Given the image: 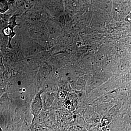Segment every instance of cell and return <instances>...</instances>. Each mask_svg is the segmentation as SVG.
Here are the masks:
<instances>
[{
	"mask_svg": "<svg viewBox=\"0 0 131 131\" xmlns=\"http://www.w3.org/2000/svg\"><path fill=\"white\" fill-rule=\"evenodd\" d=\"M42 93L41 90L37 94L31 104V111L34 116L33 121L42 110L43 106L40 95Z\"/></svg>",
	"mask_w": 131,
	"mask_h": 131,
	"instance_id": "cell-1",
	"label": "cell"
},
{
	"mask_svg": "<svg viewBox=\"0 0 131 131\" xmlns=\"http://www.w3.org/2000/svg\"><path fill=\"white\" fill-rule=\"evenodd\" d=\"M113 103L110 102L101 103L96 105V107H95V110L99 114L105 115L113 107Z\"/></svg>",
	"mask_w": 131,
	"mask_h": 131,
	"instance_id": "cell-2",
	"label": "cell"
},
{
	"mask_svg": "<svg viewBox=\"0 0 131 131\" xmlns=\"http://www.w3.org/2000/svg\"><path fill=\"white\" fill-rule=\"evenodd\" d=\"M2 33L3 34L5 37H8V40H9V43H8L9 47L11 48L12 47V45L11 44V40L14 37L15 34V33L14 31V28L8 25L3 28Z\"/></svg>",
	"mask_w": 131,
	"mask_h": 131,
	"instance_id": "cell-3",
	"label": "cell"
},
{
	"mask_svg": "<svg viewBox=\"0 0 131 131\" xmlns=\"http://www.w3.org/2000/svg\"><path fill=\"white\" fill-rule=\"evenodd\" d=\"M48 29L51 37H55L59 32L58 27L53 22H49L48 24Z\"/></svg>",
	"mask_w": 131,
	"mask_h": 131,
	"instance_id": "cell-4",
	"label": "cell"
},
{
	"mask_svg": "<svg viewBox=\"0 0 131 131\" xmlns=\"http://www.w3.org/2000/svg\"><path fill=\"white\" fill-rule=\"evenodd\" d=\"M9 9L7 1H0V13H5Z\"/></svg>",
	"mask_w": 131,
	"mask_h": 131,
	"instance_id": "cell-5",
	"label": "cell"
},
{
	"mask_svg": "<svg viewBox=\"0 0 131 131\" xmlns=\"http://www.w3.org/2000/svg\"><path fill=\"white\" fill-rule=\"evenodd\" d=\"M41 50L40 46L37 45H35L33 46H31L28 50V53L30 54H34L35 53H38Z\"/></svg>",
	"mask_w": 131,
	"mask_h": 131,
	"instance_id": "cell-6",
	"label": "cell"
},
{
	"mask_svg": "<svg viewBox=\"0 0 131 131\" xmlns=\"http://www.w3.org/2000/svg\"><path fill=\"white\" fill-rule=\"evenodd\" d=\"M8 26L13 28L16 26H19L16 23V16L15 15H14L9 19Z\"/></svg>",
	"mask_w": 131,
	"mask_h": 131,
	"instance_id": "cell-7",
	"label": "cell"
},
{
	"mask_svg": "<svg viewBox=\"0 0 131 131\" xmlns=\"http://www.w3.org/2000/svg\"><path fill=\"white\" fill-rule=\"evenodd\" d=\"M126 42L127 47L131 50V37L126 38Z\"/></svg>",
	"mask_w": 131,
	"mask_h": 131,
	"instance_id": "cell-8",
	"label": "cell"
},
{
	"mask_svg": "<svg viewBox=\"0 0 131 131\" xmlns=\"http://www.w3.org/2000/svg\"><path fill=\"white\" fill-rule=\"evenodd\" d=\"M125 20L127 22L131 23V12L127 15L125 18Z\"/></svg>",
	"mask_w": 131,
	"mask_h": 131,
	"instance_id": "cell-9",
	"label": "cell"
},
{
	"mask_svg": "<svg viewBox=\"0 0 131 131\" xmlns=\"http://www.w3.org/2000/svg\"><path fill=\"white\" fill-rule=\"evenodd\" d=\"M0 131H2V128H1V126H0Z\"/></svg>",
	"mask_w": 131,
	"mask_h": 131,
	"instance_id": "cell-10",
	"label": "cell"
},
{
	"mask_svg": "<svg viewBox=\"0 0 131 131\" xmlns=\"http://www.w3.org/2000/svg\"><path fill=\"white\" fill-rule=\"evenodd\" d=\"M129 131H131V130H129Z\"/></svg>",
	"mask_w": 131,
	"mask_h": 131,
	"instance_id": "cell-11",
	"label": "cell"
},
{
	"mask_svg": "<svg viewBox=\"0 0 131 131\" xmlns=\"http://www.w3.org/2000/svg\"></svg>",
	"mask_w": 131,
	"mask_h": 131,
	"instance_id": "cell-12",
	"label": "cell"
}]
</instances>
